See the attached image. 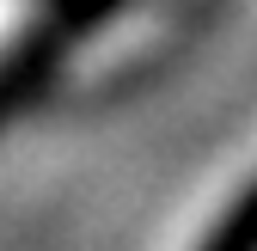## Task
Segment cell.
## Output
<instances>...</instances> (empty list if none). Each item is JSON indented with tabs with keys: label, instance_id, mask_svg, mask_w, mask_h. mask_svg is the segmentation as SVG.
I'll return each instance as SVG.
<instances>
[{
	"label": "cell",
	"instance_id": "cell-1",
	"mask_svg": "<svg viewBox=\"0 0 257 251\" xmlns=\"http://www.w3.org/2000/svg\"><path fill=\"white\" fill-rule=\"evenodd\" d=\"M196 251H257V178L227 202V214L214 221V233Z\"/></svg>",
	"mask_w": 257,
	"mask_h": 251
},
{
	"label": "cell",
	"instance_id": "cell-2",
	"mask_svg": "<svg viewBox=\"0 0 257 251\" xmlns=\"http://www.w3.org/2000/svg\"><path fill=\"white\" fill-rule=\"evenodd\" d=\"M0 110H7V92H0Z\"/></svg>",
	"mask_w": 257,
	"mask_h": 251
}]
</instances>
